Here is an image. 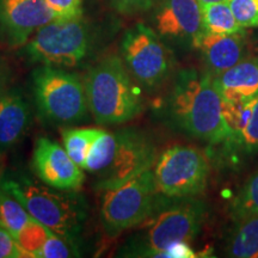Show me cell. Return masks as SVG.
<instances>
[{
  "label": "cell",
  "mask_w": 258,
  "mask_h": 258,
  "mask_svg": "<svg viewBox=\"0 0 258 258\" xmlns=\"http://www.w3.org/2000/svg\"><path fill=\"white\" fill-rule=\"evenodd\" d=\"M224 99L211 73L183 70L176 77L167 98V111L180 131L209 144L228 141Z\"/></svg>",
  "instance_id": "6da1fadb"
},
{
  "label": "cell",
  "mask_w": 258,
  "mask_h": 258,
  "mask_svg": "<svg viewBox=\"0 0 258 258\" xmlns=\"http://www.w3.org/2000/svg\"><path fill=\"white\" fill-rule=\"evenodd\" d=\"M156 159V146L144 132L135 128L111 133L102 131L90 150L84 171L95 177V188L102 191L152 169Z\"/></svg>",
  "instance_id": "7a4b0ae2"
},
{
  "label": "cell",
  "mask_w": 258,
  "mask_h": 258,
  "mask_svg": "<svg viewBox=\"0 0 258 258\" xmlns=\"http://www.w3.org/2000/svg\"><path fill=\"white\" fill-rule=\"evenodd\" d=\"M123 59L109 55L98 61L84 78L89 109L97 123L116 125L143 111V99Z\"/></svg>",
  "instance_id": "3957f363"
},
{
  "label": "cell",
  "mask_w": 258,
  "mask_h": 258,
  "mask_svg": "<svg viewBox=\"0 0 258 258\" xmlns=\"http://www.w3.org/2000/svg\"><path fill=\"white\" fill-rule=\"evenodd\" d=\"M0 185L24 206L35 220L74 243L85 220V206L77 194L40 185L24 177L4 178Z\"/></svg>",
  "instance_id": "277c9868"
},
{
  "label": "cell",
  "mask_w": 258,
  "mask_h": 258,
  "mask_svg": "<svg viewBox=\"0 0 258 258\" xmlns=\"http://www.w3.org/2000/svg\"><path fill=\"white\" fill-rule=\"evenodd\" d=\"M102 192L101 220L105 233L111 238L146 222L159 206L152 169Z\"/></svg>",
  "instance_id": "5b68a950"
},
{
  "label": "cell",
  "mask_w": 258,
  "mask_h": 258,
  "mask_svg": "<svg viewBox=\"0 0 258 258\" xmlns=\"http://www.w3.org/2000/svg\"><path fill=\"white\" fill-rule=\"evenodd\" d=\"M32 92L38 111L54 123H79L88 117L85 85L77 74L42 64L32 73Z\"/></svg>",
  "instance_id": "8992f818"
},
{
  "label": "cell",
  "mask_w": 258,
  "mask_h": 258,
  "mask_svg": "<svg viewBox=\"0 0 258 258\" xmlns=\"http://www.w3.org/2000/svg\"><path fill=\"white\" fill-rule=\"evenodd\" d=\"M90 48V32L82 18L50 22L35 32L27 44L32 62L51 67H74L85 59Z\"/></svg>",
  "instance_id": "52a82bcc"
},
{
  "label": "cell",
  "mask_w": 258,
  "mask_h": 258,
  "mask_svg": "<svg viewBox=\"0 0 258 258\" xmlns=\"http://www.w3.org/2000/svg\"><path fill=\"white\" fill-rule=\"evenodd\" d=\"M205 214V205L196 200H186L160 211L151 217L150 225L138 243L133 244L135 256L159 257L171 245L190 243L198 235Z\"/></svg>",
  "instance_id": "ba28073f"
},
{
  "label": "cell",
  "mask_w": 258,
  "mask_h": 258,
  "mask_svg": "<svg viewBox=\"0 0 258 258\" xmlns=\"http://www.w3.org/2000/svg\"><path fill=\"white\" fill-rule=\"evenodd\" d=\"M153 172L160 195L184 199L206 189L209 166L207 158L196 147L173 145L160 154Z\"/></svg>",
  "instance_id": "9c48e42d"
},
{
  "label": "cell",
  "mask_w": 258,
  "mask_h": 258,
  "mask_svg": "<svg viewBox=\"0 0 258 258\" xmlns=\"http://www.w3.org/2000/svg\"><path fill=\"white\" fill-rule=\"evenodd\" d=\"M122 59L135 82L147 90L164 83L172 69V56L152 29L139 23L125 32Z\"/></svg>",
  "instance_id": "30bf717a"
},
{
  "label": "cell",
  "mask_w": 258,
  "mask_h": 258,
  "mask_svg": "<svg viewBox=\"0 0 258 258\" xmlns=\"http://www.w3.org/2000/svg\"><path fill=\"white\" fill-rule=\"evenodd\" d=\"M55 19L44 0H0V38L11 47L24 46Z\"/></svg>",
  "instance_id": "8fae6325"
},
{
  "label": "cell",
  "mask_w": 258,
  "mask_h": 258,
  "mask_svg": "<svg viewBox=\"0 0 258 258\" xmlns=\"http://www.w3.org/2000/svg\"><path fill=\"white\" fill-rule=\"evenodd\" d=\"M32 167L44 184L57 190L74 191L85 182L82 167L71 159L64 147L49 138H40L36 141Z\"/></svg>",
  "instance_id": "7c38bea8"
},
{
  "label": "cell",
  "mask_w": 258,
  "mask_h": 258,
  "mask_svg": "<svg viewBox=\"0 0 258 258\" xmlns=\"http://www.w3.org/2000/svg\"><path fill=\"white\" fill-rule=\"evenodd\" d=\"M154 24L160 36L194 41L203 31L201 4L199 0H161Z\"/></svg>",
  "instance_id": "4fadbf2b"
},
{
  "label": "cell",
  "mask_w": 258,
  "mask_h": 258,
  "mask_svg": "<svg viewBox=\"0 0 258 258\" xmlns=\"http://www.w3.org/2000/svg\"><path fill=\"white\" fill-rule=\"evenodd\" d=\"M192 43L201 50L209 73L213 77L220 76L221 73L232 69L244 57V31L228 35L209 34L202 31L192 41Z\"/></svg>",
  "instance_id": "5bb4252c"
},
{
  "label": "cell",
  "mask_w": 258,
  "mask_h": 258,
  "mask_svg": "<svg viewBox=\"0 0 258 258\" xmlns=\"http://www.w3.org/2000/svg\"><path fill=\"white\" fill-rule=\"evenodd\" d=\"M214 84L226 102L258 99V57L243 59L232 69L214 77Z\"/></svg>",
  "instance_id": "9a60e30c"
},
{
  "label": "cell",
  "mask_w": 258,
  "mask_h": 258,
  "mask_svg": "<svg viewBox=\"0 0 258 258\" xmlns=\"http://www.w3.org/2000/svg\"><path fill=\"white\" fill-rule=\"evenodd\" d=\"M30 122V109L18 90L0 95V154L21 140Z\"/></svg>",
  "instance_id": "2e32d148"
},
{
  "label": "cell",
  "mask_w": 258,
  "mask_h": 258,
  "mask_svg": "<svg viewBox=\"0 0 258 258\" xmlns=\"http://www.w3.org/2000/svg\"><path fill=\"white\" fill-rule=\"evenodd\" d=\"M227 254L235 258H258V215L238 220L228 241Z\"/></svg>",
  "instance_id": "e0dca14e"
},
{
  "label": "cell",
  "mask_w": 258,
  "mask_h": 258,
  "mask_svg": "<svg viewBox=\"0 0 258 258\" xmlns=\"http://www.w3.org/2000/svg\"><path fill=\"white\" fill-rule=\"evenodd\" d=\"M203 31L209 34L228 35L243 31L235 19L228 2L202 5Z\"/></svg>",
  "instance_id": "ac0fdd59"
},
{
  "label": "cell",
  "mask_w": 258,
  "mask_h": 258,
  "mask_svg": "<svg viewBox=\"0 0 258 258\" xmlns=\"http://www.w3.org/2000/svg\"><path fill=\"white\" fill-rule=\"evenodd\" d=\"M102 131L97 128H70L62 132L64 150L71 159L83 170L90 150Z\"/></svg>",
  "instance_id": "d6986e66"
},
{
  "label": "cell",
  "mask_w": 258,
  "mask_h": 258,
  "mask_svg": "<svg viewBox=\"0 0 258 258\" xmlns=\"http://www.w3.org/2000/svg\"><path fill=\"white\" fill-rule=\"evenodd\" d=\"M34 218L17 199L0 185V221L17 238L21 231Z\"/></svg>",
  "instance_id": "ffe728a7"
},
{
  "label": "cell",
  "mask_w": 258,
  "mask_h": 258,
  "mask_svg": "<svg viewBox=\"0 0 258 258\" xmlns=\"http://www.w3.org/2000/svg\"><path fill=\"white\" fill-rule=\"evenodd\" d=\"M234 220L258 215V171L247 179L231 206Z\"/></svg>",
  "instance_id": "44dd1931"
},
{
  "label": "cell",
  "mask_w": 258,
  "mask_h": 258,
  "mask_svg": "<svg viewBox=\"0 0 258 258\" xmlns=\"http://www.w3.org/2000/svg\"><path fill=\"white\" fill-rule=\"evenodd\" d=\"M51 233L53 231L34 219L21 231L16 239L29 256L35 257Z\"/></svg>",
  "instance_id": "7402d4cb"
},
{
  "label": "cell",
  "mask_w": 258,
  "mask_h": 258,
  "mask_svg": "<svg viewBox=\"0 0 258 258\" xmlns=\"http://www.w3.org/2000/svg\"><path fill=\"white\" fill-rule=\"evenodd\" d=\"M79 256L76 244L64 239L56 233H51L41 250L36 253L38 258H69Z\"/></svg>",
  "instance_id": "603a6c76"
},
{
  "label": "cell",
  "mask_w": 258,
  "mask_h": 258,
  "mask_svg": "<svg viewBox=\"0 0 258 258\" xmlns=\"http://www.w3.org/2000/svg\"><path fill=\"white\" fill-rule=\"evenodd\" d=\"M228 4L241 28L258 27V0H230Z\"/></svg>",
  "instance_id": "cb8c5ba5"
},
{
  "label": "cell",
  "mask_w": 258,
  "mask_h": 258,
  "mask_svg": "<svg viewBox=\"0 0 258 258\" xmlns=\"http://www.w3.org/2000/svg\"><path fill=\"white\" fill-rule=\"evenodd\" d=\"M233 141L243 147L246 152L258 151V99L253 103L249 121Z\"/></svg>",
  "instance_id": "d4e9b609"
},
{
  "label": "cell",
  "mask_w": 258,
  "mask_h": 258,
  "mask_svg": "<svg viewBox=\"0 0 258 258\" xmlns=\"http://www.w3.org/2000/svg\"><path fill=\"white\" fill-rule=\"evenodd\" d=\"M56 19L70 21L83 17V0H44Z\"/></svg>",
  "instance_id": "484cf974"
},
{
  "label": "cell",
  "mask_w": 258,
  "mask_h": 258,
  "mask_svg": "<svg viewBox=\"0 0 258 258\" xmlns=\"http://www.w3.org/2000/svg\"><path fill=\"white\" fill-rule=\"evenodd\" d=\"M30 257L19 245L14 234L0 221V258Z\"/></svg>",
  "instance_id": "4316f807"
},
{
  "label": "cell",
  "mask_w": 258,
  "mask_h": 258,
  "mask_svg": "<svg viewBox=\"0 0 258 258\" xmlns=\"http://www.w3.org/2000/svg\"><path fill=\"white\" fill-rule=\"evenodd\" d=\"M108 2L120 14L132 16L150 10L157 0H108Z\"/></svg>",
  "instance_id": "83f0119b"
},
{
  "label": "cell",
  "mask_w": 258,
  "mask_h": 258,
  "mask_svg": "<svg viewBox=\"0 0 258 258\" xmlns=\"http://www.w3.org/2000/svg\"><path fill=\"white\" fill-rule=\"evenodd\" d=\"M159 257H167V258H194L198 257L195 251L191 249L188 241H180L171 245L170 247L164 251Z\"/></svg>",
  "instance_id": "f1b7e54d"
},
{
  "label": "cell",
  "mask_w": 258,
  "mask_h": 258,
  "mask_svg": "<svg viewBox=\"0 0 258 258\" xmlns=\"http://www.w3.org/2000/svg\"><path fill=\"white\" fill-rule=\"evenodd\" d=\"M200 4L207 5V4H213V3H222V2H230V0H199Z\"/></svg>",
  "instance_id": "f546056e"
},
{
  "label": "cell",
  "mask_w": 258,
  "mask_h": 258,
  "mask_svg": "<svg viewBox=\"0 0 258 258\" xmlns=\"http://www.w3.org/2000/svg\"><path fill=\"white\" fill-rule=\"evenodd\" d=\"M3 88H4V73H3L2 66H0V95L3 93Z\"/></svg>",
  "instance_id": "4dcf8cb0"
}]
</instances>
